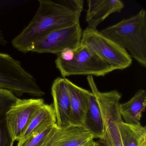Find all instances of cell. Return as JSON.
<instances>
[{"mask_svg": "<svg viewBox=\"0 0 146 146\" xmlns=\"http://www.w3.org/2000/svg\"><path fill=\"white\" fill-rule=\"evenodd\" d=\"M83 126L89 131L94 138L101 139L103 136V125L100 107L94 95H89L88 107Z\"/></svg>", "mask_w": 146, "mask_h": 146, "instance_id": "cell-16", "label": "cell"}, {"mask_svg": "<svg viewBox=\"0 0 146 146\" xmlns=\"http://www.w3.org/2000/svg\"><path fill=\"white\" fill-rule=\"evenodd\" d=\"M55 123L56 119L53 104L45 103L33 116L19 141L25 140L33 134Z\"/></svg>", "mask_w": 146, "mask_h": 146, "instance_id": "cell-15", "label": "cell"}, {"mask_svg": "<svg viewBox=\"0 0 146 146\" xmlns=\"http://www.w3.org/2000/svg\"><path fill=\"white\" fill-rule=\"evenodd\" d=\"M94 139V135L84 126L70 125L59 128L56 123L43 146H86Z\"/></svg>", "mask_w": 146, "mask_h": 146, "instance_id": "cell-9", "label": "cell"}, {"mask_svg": "<svg viewBox=\"0 0 146 146\" xmlns=\"http://www.w3.org/2000/svg\"><path fill=\"white\" fill-rule=\"evenodd\" d=\"M86 146H95V141H94L91 143H90V144H88V145H87Z\"/></svg>", "mask_w": 146, "mask_h": 146, "instance_id": "cell-20", "label": "cell"}, {"mask_svg": "<svg viewBox=\"0 0 146 146\" xmlns=\"http://www.w3.org/2000/svg\"><path fill=\"white\" fill-rule=\"evenodd\" d=\"M55 124L49 125L25 140L19 141L17 146H43Z\"/></svg>", "mask_w": 146, "mask_h": 146, "instance_id": "cell-18", "label": "cell"}, {"mask_svg": "<svg viewBox=\"0 0 146 146\" xmlns=\"http://www.w3.org/2000/svg\"><path fill=\"white\" fill-rule=\"evenodd\" d=\"M95 146H102L99 141H95Z\"/></svg>", "mask_w": 146, "mask_h": 146, "instance_id": "cell-21", "label": "cell"}, {"mask_svg": "<svg viewBox=\"0 0 146 146\" xmlns=\"http://www.w3.org/2000/svg\"><path fill=\"white\" fill-rule=\"evenodd\" d=\"M81 45L96 54L114 70H124L132 64V58L125 49L97 29L86 28L83 31Z\"/></svg>", "mask_w": 146, "mask_h": 146, "instance_id": "cell-5", "label": "cell"}, {"mask_svg": "<svg viewBox=\"0 0 146 146\" xmlns=\"http://www.w3.org/2000/svg\"><path fill=\"white\" fill-rule=\"evenodd\" d=\"M70 103V125L83 126L90 91L82 88L65 78Z\"/></svg>", "mask_w": 146, "mask_h": 146, "instance_id": "cell-12", "label": "cell"}, {"mask_svg": "<svg viewBox=\"0 0 146 146\" xmlns=\"http://www.w3.org/2000/svg\"><path fill=\"white\" fill-rule=\"evenodd\" d=\"M83 31L80 23L59 29L46 36L31 48L30 52L58 55L64 49H76L81 44Z\"/></svg>", "mask_w": 146, "mask_h": 146, "instance_id": "cell-7", "label": "cell"}, {"mask_svg": "<svg viewBox=\"0 0 146 146\" xmlns=\"http://www.w3.org/2000/svg\"><path fill=\"white\" fill-rule=\"evenodd\" d=\"M101 33L125 49L131 58L146 67V11L125 19Z\"/></svg>", "mask_w": 146, "mask_h": 146, "instance_id": "cell-2", "label": "cell"}, {"mask_svg": "<svg viewBox=\"0 0 146 146\" xmlns=\"http://www.w3.org/2000/svg\"><path fill=\"white\" fill-rule=\"evenodd\" d=\"M45 104L43 99H19L7 113V122L14 141L20 140L31 119Z\"/></svg>", "mask_w": 146, "mask_h": 146, "instance_id": "cell-8", "label": "cell"}, {"mask_svg": "<svg viewBox=\"0 0 146 146\" xmlns=\"http://www.w3.org/2000/svg\"><path fill=\"white\" fill-rule=\"evenodd\" d=\"M88 10L85 21L87 28L96 29L110 15L120 12L124 7V4L120 0H88Z\"/></svg>", "mask_w": 146, "mask_h": 146, "instance_id": "cell-11", "label": "cell"}, {"mask_svg": "<svg viewBox=\"0 0 146 146\" xmlns=\"http://www.w3.org/2000/svg\"><path fill=\"white\" fill-rule=\"evenodd\" d=\"M55 64L64 78L76 75L104 76L114 71L96 54L81 44L74 51L70 60H62L57 58Z\"/></svg>", "mask_w": 146, "mask_h": 146, "instance_id": "cell-6", "label": "cell"}, {"mask_svg": "<svg viewBox=\"0 0 146 146\" xmlns=\"http://www.w3.org/2000/svg\"><path fill=\"white\" fill-rule=\"evenodd\" d=\"M39 7L28 26L12 41L23 53L30 52L36 42L54 31L79 23L83 0H39Z\"/></svg>", "mask_w": 146, "mask_h": 146, "instance_id": "cell-1", "label": "cell"}, {"mask_svg": "<svg viewBox=\"0 0 146 146\" xmlns=\"http://www.w3.org/2000/svg\"><path fill=\"white\" fill-rule=\"evenodd\" d=\"M18 99L11 91L0 89V146H13L15 142L8 129L7 113Z\"/></svg>", "mask_w": 146, "mask_h": 146, "instance_id": "cell-14", "label": "cell"}, {"mask_svg": "<svg viewBox=\"0 0 146 146\" xmlns=\"http://www.w3.org/2000/svg\"><path fill=\"white\" fill-rule=\"evenodd\" d=\"M7 42L3 32L1 30H0V45L5 46L7 44Z\"/></svg>", "mask_w": 146, "mask_h": 146, "instance_id": "cell-19", "label": "cell"}, {"mask_svg": "<svg viewBox=\"0 0 146 146\" xmlns=\"http://www.w3.org/2000/svg\"><path fill=\"white\" fill-rule=\"evenodd\" d=\"M88 84L100 109L103 134L99 141L102 146H123L119 127L123 121L119 111L121 94L116 90L102 92L98 90L94 76H87Z\"/></svg>", "mask_w": 146, "mask_h": 146, "instance_id": "cell-3", "label": "cell"}, {"mask_svg": "<svg viewBox=\"0 0 146 146\" xmlns=\"http://www.w3.org/2000/svg\"><path fill=\"white\" fill-rule=\"evenodd\" d=\"M146 106V91L139 90L128 102L119 104V112L124 122L129 124L140 123Z\"/></svg>", "mask_w": 146, "mask_h": 146, "instance_id": "cell-13", "label": "cell"}, {"mask_svg": "<svg viewBox=\"0 0 146 146\" xmlns=\"http://www.w3.org/2000/svg\"><path fill=\"white\" fill-rule=\"evenodd\" d=\"M52 94L57 126L63 128L70 125V103L65 78L58 77L54 80L52 84Z\"/></svg>", "mask_w": 146, "mask_h": 146, "instance_id": "cell-10", "label": "cell"}, {"mask_svg": "<svg viewBox=\"0 0 146 146\" xmlns=\"http://www.w3.org/2000/svg\"><path fill=\"white\" fill-rule=\"evenodd\" d=\"M119 131L123 146H146V129L141 123L129 124L122 121Z\"/></svg>", "mask_w": 146, "mask_h": 146, "instance_id": "cell-17", "label": "cell"}, {"mask_svg": "<svg viewBox=\"0 0 146 146\" xmlns=\"http://www.w3.org/2000/svg\"><path fill=\"white\" fill-rule=\"evenodd\" d=\"M0 89L9 90L19 97L25 94L37 97L45 95L35 78L20 61L2 53H0Z\"/></svg>", "mask_w": 146, "mask_h": 146, "instance_id": "cell-4", "label": "cell"}, {"mask_svg": "<svg viewBox=\"0 0 146 146\" xmlns=\"http://www.w3.org/2000/svg\"></svg>", "mask_w": 146, "mask_h": 146, "instance_id": "cell-22", "label": "cell"}]
</instances>
